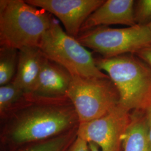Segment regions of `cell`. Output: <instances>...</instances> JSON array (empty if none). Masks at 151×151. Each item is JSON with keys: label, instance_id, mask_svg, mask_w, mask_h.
Listing matches in <instances>:
<instances>
[{"label": "cell", "instance_id": "6da1fadb", "mask_svg": "<svg viewBox=\"0 0 151 151\" xmlns=\"http://www.w3.org/2000/svg\"><path fill=\"white\" fill-rule=\"evenodd\" d=\"M79 124L68 97L45 98L32 94L24 105L1 120L0 151H17L75 129Z\"/></svg>", "mask_w": 151, "mask_h": 151}, {"label": "cell", "instance_id": "7a4b0ae2", "mask_svg": "<svg viewBox=\"0 0 151 151\" xmlns=\"http://www.w3.org/2000/svg\"><path fill=\"white\" fill-rule=\"evenodd\" d=\"M48 12L22 0L0 1V44L18 50L39 47L52 22Z\"/></svg>", "mask_w": 151, "mask_h": 151}, {"label": "cell", "instance_id": "3957f363", "mask_svg": "<svg viewBox=\"0 0 151 151\" xmlns=\"http://www.w3.org/2000/svg\"><path fill=\"white\" fill-rule=\"evenodd\" d=\"M134 55L95 59L116 87L119 104L129 111L142 110L151 101V68Z\"/></svg>", "mask_w": 151, "mask_h": 151}, {"label": "cell", "instance_id": "277c9868", "mask_svg": "<svg viewBox=\"0 0 151 151\" xmlns=\"http://www.w3.org/2000/svg\"><path fill=\"white\" fill-rule=\"evenodd\" d=\"M39 47L47 58L64 67L72 75L108 77L99 69L91 52L65 32L54 17Z\"/></svg>", "mask_w": 151, "mask_h": 151}, {"label": "cell", "instance_id": "5b68a950", "mask_svg": "<svg viewBox=\"0 0 151 151\" xmlns=\"http://www.w3.org/2000/svg\"><path fill=\"white\" fill-rule=\"evenodd\" d=\"M67 96L74 106L80 124L100 118L119 104V93L109 76L72 75Z\"/></svg>", "mask_w": 151, "mask_h": 151}, {"label": "cell", "instance_id": "8992f818", "mask_svg": "<svg viewBox=\"0 0 151 151\" xmlns=\"http://www.w3.org/2000/svg\"><path fill=\"white\" fill-rule=\"evenodd\" d=\"M83 47L109 58L135 54L151 45V32L147 25H135L120 29L98 27L81 32L76 39Z\"/></svg>", "mask_w": 151, "mask_h": 151}, {"label": "cell", "instance_id": "52a82bcc", "mask_svg": "<svg viewBox=\"0 0 151 151\" xmlns=\"http://www.w3.org/2000/svg\"><path fill=\"white\" fill-rule=\"evenodd\" d=\"M130 112L119 104L103 116L79 124L77 136L88 143H95L101 151H122Z\"/></svg>", "mask_w": 151, "mask_h": 151}, {"label": "cell", "instance_id": "ba28073f", "mask_svg": "<svg viewBox=\"0 0 151 151\" xmlns=\"http://www.w3.org/2000/svg\"><path fill=\"white\" fill-rule=\"evenodd\" d=\"M29 4L56 16L69 35L77 39L87 19L104 0H27Z\"/></svg>", "mask_w": 151, "mask_h": 151}, {"label": "cell", "instance_id": "9c48e42d", "mask_svg": "<svg viewBox=\"0 0 151 151\" xmlns=\"http://www.w3.org/2000/svg\"><path fill=\"white\" fill-rule=\"evenodd\" d=\"M134 0H107L92 12L84 22L80 32L94 27L110 25H136L134 16Z\"/></svg>", "mask_w": 151, "mask_h": 151}, {"label": "cell", "instance_id": "30bf717a", "mask_svg": "<svg viewBox=\"0 0 151 151\" xmlns=\"http://www.w3.org/2000/svg\"><path fill=\"white\" fill-rule=\"evenodd\" d=\"M71 80L68 70L45 57L32 94L45 98L67 97Z\"/></svg>", "mask_w": 151, "mask_h": 151}, {"label": "cell", "instance_id": "8fae6325", "mask_svg": "<svg viewBox=\"0 0 151 151\" xmlns=\"http://www.w3.org/2000/svg\"><path fill=\"white\" fill-rule=\"evenodd\" d=\"M44 58L39 47H27L19 49L17 71L12 82L26 93H32Z\"/></svg>", "mask_w": 151, "mask_h": 151}, {"label": "cell", "instance_id": "7c38bea8", "mask_svg": "<svg viewBox=\"0 0 151 151\" xmlns=\"http://www.w3.org/2000/svg\"><path fill=\"white\" fill-rule=\"evenodd\" d=\"M123 151H151L143 110L130 112L129 124L123 137Z\"/></svg>", "mask_w": 151, "mask_h": 151}, {"label": "cell", "instance_id": "4fadbf2b", "mask_svg": "<svg viewBox=\"0 0 151 151\" xmlns=\"http://www.w3.org/2000/svg\"><path fill=\"white\" fill-rule=\"evenodd\" d=\"M32 93H27L12 82L0 86V119L6 118L27 102Z\"/></svg>", "mask_w": 151, "mask_h": 151}, {"label": "cell", "instance_id": "5bb4252c", "mask_svg": "<svg viewBox=\"0 0 151 151\" xmlns=\"http://www.w3.org/2000/svg\"><path fill=\"white\" fill-rule=\"evenodd\" d=\"M78 128L49 139L23 147L16 151H68L77 137Z\"/></svg>", "mask_w": 151, "mask_h": 151}, {"label": "cell", "instance_id": "9a60e30c", "mask_svg": "<svg viewBox=\"0 0 151 151\" xmlns=\"http://www.w3.org/2000/svg\"><path fill=\"white\" fill-rule=\"evenodd\" d=\"M19 60V50L1 47L0 48V86L7 85L14 80L16 75Z\"/></svg>", "mask_w": 151, "mask_h": 151}, {"label": "cell", "instance_id": "2e32d148", "mask_svg": "<svg viewBox=\"0 0 151 151\" xmlns=\"http://www.w3.org/2000/svg\"><path fill=\"white\" fill-rule=\"evenodd\" d=\"M134 16L136 25H148L151 22V0L135 1Z\"/></svg>", "mask_w": 151, "mask_h": 151}, {"label": "cell", "instance_id": "e0dca14e", "mask_svg": "<svg viewBox=\"0 0 151 151\" xmlns=\"http://www.w3.org/2000/svg\"><path fill=\"white\" fill-rule=\"evenodd\" d=\"M68 151H90L88 143L77 136Z\"/></svg>", "mask_w": 151, "mask_h": 151}, {"label": "cell", "instance_id": "ac0fdd59", "mask_svg": "<svg viewBox=\"0 0 151 151\" xmlns=\"http://www.w3.org/2000/svg\"><path fill=\"white\" fill-rule=\"evenodd\" d=\"M135 55L151 68V45L140 50Z\"/></svg>", "mask_w": 151, "mask_h": 151}, {"label": "cell", "instance_id": "d6986e66", "mask_svg": "<svg viewBox=\"0 0 151 151\" xmlns=\"http://www.w3.org/2000/svg\"><path fill=\"white\" fill-rule=\"evenodd\" d=\"M142 110H143L146 119L147 133L151 148V101L146 105V107Z\"/></svg>", "mask_w": 151, "mask_h": 151}, {"label": "cell", "instance_id": "ffe728a7", "mask_svg": "<svg viewBox=\"0 0 151 151\" xmlns=\"http://www.w3.org/2000/svg\"><path fill=\"white\" fill-rule=\"evenodd\" d=\"M88 145L90 151H101L100 150V148L93 143H89Z\"/></svg>", "mask_w": 151, "mask_h": 151}, {"label": "cell", "instance_id": "44dd1931", "mask_svg": "<svg viewBox=\"0 0 151 151\" xmlns=\"http://www.w3.org/2000/svg\"><path fill=\"white\" fill-rule=\"evenodd\" d=\"M147 26L148 27H149V29H150V30H151V23H150V24H148V25Z\"/></svg>", "mask_w": 151, "mask_h": 151}]
</instances>
